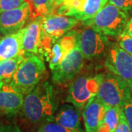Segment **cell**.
Wrapping results in <instances>:
<instances>
[{"label": "cell", "instance_id": "obj_1", "mask_svg": "<svg viewBox=\"0 0 132 132\" xmlns=\"http://www.w3.org/2000/svg\"><path fill=\"white\" fill-rule=\"evenodd\" d=\"M58 106L57 90L48 81H43L24 95L21 111L29 122L41 125L54 121Z\"/></svg>", "mask_w": 132, "mask_h": 132}, {"label": "cell", "instance_id": "obj_2", "mask_svg": "<svg viewBox=\"0 0 132 132\" xmlns=\"http://www.w3.org/2000/svg\"><path fill=\"white\" fill-rule=\"evenodd\" d=\"M46 73V66L41 54L25 55L10 83L25 95L40 82Z\"/></svg>", "mask_w": 132, "mask_h": 132}, {"label": "cell", "instance_id": "obj_3", "mask_svg": "<svg viewBox=\"0 0 132 132\" xmlns=\"http://www.w3.org/2000/svg\"><path fill=\"white\" fill-rule=\"evenodd\" d=\"M128 21L127 13L109 2L93 18L83 23L86 27H90L105 35L118 37Z\"/></svg>", "mask_w": 132, "mask_h": 132}, {"label": "cell", "instance_id": "obj_4", "mask_svg": "<svg viewBox=\"0 0 132 132\" xmlns=\"http://www.w3.org/2000/svg\"><path fill=\"white\" fill-rule=\"evenodd\" d=\"M104 76V73H99L76 77L68 84L66 101L81 110L90 99L98 94Z\"/></svg>", "mask_w": 132, "mask_h": 132}, {"label": "cell", "instance_id": "obj_5", "mask_svg": "<svg viewBox=\"0 0 132 132\" xmlns=\"http://www.w3.org/2000/svg\"><path fill=\"white\" fill-rule=\"evenodd\" d=\"M132 95L127 82L112 72L104 74L97 96L107 107H123Z\"/></svg>", "mask_w": 132, "mask_h": 132}, {"label": "cell", "instance_id": "obj_6", "mask_svg": "<svg viewBox=\"0 0 132 132\" xmlns=\"http://www.w3.org/2000/svg\"><path fill=\"white\" fill-rule=\"evenodd\" d=\"M106 35L87 27L79 34L78 46L85 59L95 60L106 56L110 46Z\"/></svg>", "mask_w": 132, "mask_h": 132}, {"label": "cell", "instance_id": "obj_7", "mask_svg": "<svg viewBox=\"0 0 132 132\" xmlns=\"http://www.w3.org/2000/svg\"><path fill=\"white\" fill-rule=\"evenodd\" d=\"M85 57L77 46L66 54L59 65L52 71V80L58 85L69 83L81 71Z\"/></svg>", "mask_w": 132, "mask_h": 132}, {"label": "cell", "instance_id": "obj_8", "mask_svg": "<svg viewBox=\"0 0 132 132\" xmlns=\"http://www.w3.org/2000/svg\"><path fill=\"white\" fill-rule=\"evenodd\" d=\"M104 65L109 72L127 82L132 90V55L117 44H110L105 56Z\"/></svg>", "mask_w": 132, "mask_h": 132}, {"label": "cell", "instance_id": "obj_9", "mask_svg": "<svg viewBox=\"0 0 132 132\" xmlns=\"http://www.w3.org/2000/svg\"><path fill=\"white\" fill-rule=\"evenodd\" d=\"M35 18L32 7L29 2L25 1L22 5L0 13V35H8L24 28L29 19Z\"/></svg>", "mask_w": 132, "mask_h": 132}, {"label": "cell", "instance_id": "obj_10", "mask_svg": "<svg viewBox=\"0 0 132 132\" xmlns=\"http://www.w3.org/2000/svg\"><path fill=\"white\" fill-rule=\"evenodd\" d=\"M24 95L11 83L0 87V115L13 117L21 112Z\"/></svg>", "mask_w": 132, "mask_h": 132}, {"label": "cell", "instance_id": "obj_11", "mask_svg": "<svg viewBox=\"0 0 132 132\" xmlns=\"http://www.w3.org/2000/svg\"><path fill=\"white\" fill-rule=\"evenodd\" d=\"M78 24V20L73 17L48 14L43 15V32L54 39H59Z\"/></svg>", "mask_w": 132, "mask_h": 132}, {"label": "cell", "instance_id": "obj_12", "mask_svg": "<svg viewBox=\"0 0 132 132\" xmlns=\"http://www.w3.org/2000/svg\"><path fill=\"white\" fill-rule=\"evenodd\" d=\"M107 106L97 95L93 97L82 109V118L85 131L96 132L104 120Z\"/></svg>", "mask_w": 132, "mask_h": 132}, {"label": "cell", "instance_id": "obj_13", "mask_svg": "<svg viewBox=\"0 0 132 132\" xmlns=\"http://www.w3.org/2000/svg\"><path fill=\"white\" fill-rule=\"evenodd\" d=\"M43 15L35 17L25 27L23 52L25 54H38L43 35Z\"/></svg>", "mask_w": 132, "mask_h": 132}, {"label": "cell", "instance_id": "obj_14", "mask_svg": "<svg viewBox=\"0 0 132 132\" xmlns=\"http://www.w3.org/2000/svg\"><path fill=\"white\" fill-rule=\"evenodd\" d=\"M25 27L17 32L0 38V62L23 53V38Z\"/></svg>", "mask_w": 132, "mask_h": 132}, {"label": "cell", "instance_id": "obj_15", "mask_svg": "<svg viewBox=\"0 0 132 132\" xmlns=\"http://www.w3.org/2000/svg\"><path fill=\"white\" fill-rule=\"evenodd\" d=\"M54 122L66 128L83 131L81 128V109L73 104H64L57 109L54 116Z\"/></svg>", "mask_w": 132, "mask_h": 132}, {"label": "cell", "instance_id": "obj_16", "mask_svg": "<svg viewBox=\"0 0 132 132\" xmlns=\"http://www.w3.org/2000/svg\"><path fill=\"white\" fill-rule=\"evenodd\" d=\"M25 58L24 53L19 56L0 62V87L4 84L10 83L15 73Z\"/></svg>", "mask_w": 132, "mask_h": 132}, {"label": "cell", "instance_id": "obj_17", "mask_svg": "<svg viewBox=\"0 0 132 132\" xmlns=\"http://www.w3.org/2000/svg\"><path fill=\"white\" fill-rule=\"evenodd\" d=\"M122 107H107L104 120L96 132H114L118 126Z\"/></svg>", "mask_w": 132, "mask_h": 132}, {"label": "cell", "instance_id": "obj_18", "mask_svg": "<svg viewBox=\"0 0 132 132\" xmlns=\"http://www.w3.org/2000/svg\"><path fill=\"white\" fill-rule=\"evenodd\" d=\"M85 0H64L54 9V14L76 18L83 8Z\"/></svg>", "mask_w": 132, "mask_h": 132}, {"label": "cell", "instance_id": "obj_19", "mask_svg": "<svg viewBox=\"0 0 132 132\" xmlns=\"http://www.w3.org/2000/svg\"><path fill=\"white\" fill-rule=\"evenodd\" d=\"M109 0H85L83 8L76 19L85 21L93 18L106 5Z\"/></svg>", "mask_w": 132, "mask_h": 132}, {"label": "cell", "instance_id": "obj_20", "mask_svg": "<svg viewBox=\"0 0 132 132\" xmlns=\"http://www.w3.org/2000/svg\"><path fill=\"white\" fill-rule=\"evenodd\" d=\"M29 3L38 15L53 14L55 9L54 0H29Z\"/></svg>", "mask_w": 132, "mask_h": 132}, {"label": "cell", "instance_id": "obj_21", "mask_svg": "<svg viewBox=\"0 0 132 132\" xmlns=\"http://www.w3.org/2000/svg\"><path fill=\"white\" fill-rule=\"evenodd\" d=\"M38 132H84V131H76L66 128L60 124L52 121L41 124L38 128Z\"/></svg>", "mask_w": 132, "mask_h": 132}, {"label": "cell", "instance_id": "obj_22", "mask_svg": "<svg viewBox=\"0 0 132 132\" xmlns=\"http://www.w3.org/2000/svg\"><path fill=\"white\" fill-rule=\"evenodd\" d=\"M118 46L124 51L132 55V38L126 35L120 34L118 36Z\"/></svg>", "mask_w": 132, "mask_h": 132}, {"label": "cell", "instance_id": "obj_23", "mask_svg": "<svg viewBox=\"0 0 132 132\" xmlns=\"http://www.w3.org/2000/svg\"><path fill=\"white\" fill-rule=\"evenodd\" d=\"M25 0H0V13L18 7Z\"/></svg>", "mask_w": 132, "mask_h": 132}, {"label": "cell", "instance_id": "obj_24", "mask_svg": "<svg viewBox=\"0 0 132 132\" xmlns=\"http://www.w3.org/2000/svg\"><path fill=\"white\" fill-rule=\"evenodd\" d=\"M109 2L127 13L132 12V0H109Z\"/></svg>", "mask_w": 132, "mask_h": 132}, {"label": "cell", "instance_id": "obj_25", "mask_svg": "<svg viewBox=\"0 0 132 132\" xmlns=\"http://www.w3.org/2000/svg\"><path fill=\"white\" fill-rule=\"evenodd\" d=\"M114 132H131V130L130 128V126L128 123L127 120H126V116L123 112V108H122L121 112H120L119 123Z\"/></svg>", "mask_w": 132, "mask_h": 132}, {"label": "cell", "instance_id": "obj_26", "mask_svg": "<svg viewBox=\"0 0 132 132\" xmlns=\"http://www.w3.org/2000/svg\"><path fill=\"white\" fill-rule=\"evenodd\" d=\"M124 114L127 120V122L130 126V128L132 132V95L130 98L126 102V104L123 105L122 107Z\"/></svg>", "mask_w": 132, "mask_h": 132}, {"label": "cell", "instance_id": "obj_27", "mask_svg": "<svg viewBox=\"0 0 132 132\" xmlns=\"http://www.w3.org/2000/svg\"><path fill=\"white\" fill-rule=\"evenodd\" d=\"M0 132H21V130L15 124L4 123L0 125Z\"/></svg>", "mask_w": 132, "mask_h": 132}, {"label": "cell", "instance_id": "obj_28", "mask_svg": "<svg viewBox=\"0 0 132 132\" xmlns=\"http://www.w3.org/2000/svg\"><path fill=\"white\" fill-rule=\"evenodd\" d=\"M121 34L126 35L132 38V19L128 21Z\"/></svg>", "mask_w": 132, "mask_h": 132}, {"label": "cell", "instance_id": "obj_29", "mask_svg": "<svg viewBox=\"0 0 132 132\" xmlns=\"http://www.w3.org/2000/svg\"><path fill=\"white\" fill-rule=\"evenodd\" d=\"M64 0H54V5H55V7L58 6V5H60L61 3H62V2H63Z\"/></svg>", "mask_w": 132, "mask_h": 132}, {"label": "cell", "instance_id": "obj_30", "mask_svg": "<svg viewBox=\"0 0 132 132\" xmlns=\"http://www.w3.org/2000/svg\"><path fill=\"white\" fill-rule=\"evenodd\" d=\"M0 36H1V35H0Z\"/></svg>", "mask_w": 132, "mask_h": 132}]
</instances>
